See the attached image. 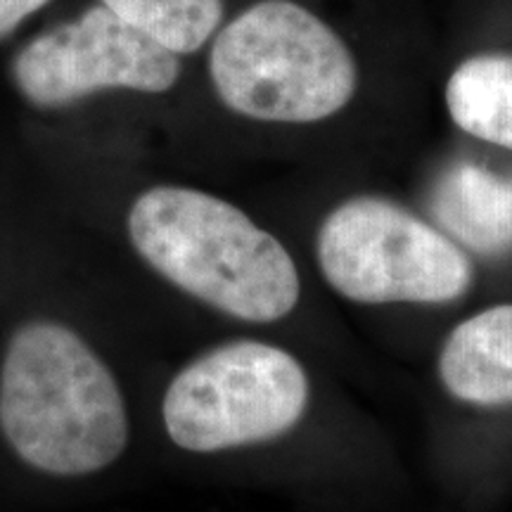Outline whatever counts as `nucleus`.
<instances>
[{"label":"nucleus","instance_id":"obj_1","mask_svg":"<svg viewBox=\"0 0 512 512\" xmlns=\"http://www.w3.org/2000/svg\"><path fill=\"white\" fill-rule=\"evenodd\" d=\"M128 235L169 283L233 318L273 323L292 313L302 294L283 242L204 190H145L128 214Z\"/></svg>","mask_w":512,"mask_h":512},{"label":"nucleus","instance_id":"obj_2","mask_svg":"<svg viewBox=\"0 0 512 512\" xmlns=\"http://www.w3.org/2000/svg\"><path fill=\"white\" fill-rule=\"evenodd\" d=\"M0 430L36 470L81 477L124 453L128 415L117 380L91 347L41 320L19 328L5 351Z\"/></svg>","mask_w":512,"mask_h":512},{"label":"nucleus","instance_id":"obj_3","mask_svg":"<svg viewBox=\"0 0 512 512\" xmlns=\"http://www.w3.org/2000/svg\"><path fill=\"white\" fill-rule=\"evenodd\" d=\"M223 105L264 124H316L354 100L358 64L344 38L297 0H256L209 41Z\"/></svg>","mask_w":512,"mask_h":512},{"label":"nucleus","instance_id":"obj_4","mask_svg":"<svg viewBox=\"0 0 512 512\" xmlns=\"http://www.w3.org/2000/svg\"><path fill=\"white\" fill-rule=\"evenodd\" d=\"M318 264L332 290L358 304H446L472 266L456 242L382 197H351L318 230Z\"/></svg>","mask_w":512,"mask_h":512},{"label":"nucleus","instance_id":"obj_5","mask_svg":"<svg viewBox=\"0 0 512 512\" xmlns=\"http://www.w3.org/2000/svg\"><path fill=\"white\" fill-rule=\"evenodd\" d=\"M309 392V377L290 351L238 339L174 377L164 396V427L176 446L192 453L259 444L302 420Z\"/></svg>","mask_w":512,"mask_h":512},{"label":"nucleus","instance_id":"obj_6","mask_svg":"<svg viewBox=\"0 0 512 512\" xmlns=\"http://www.w3.org/2000/svg\"><path fill=\"white\" fill-rule=\"evenodd\" d=\"M10 72L31 105L64 107L100 91L166 93L183 67L181 57L98 3L24 43Z\"/></svg>","mask_w":512,"mask_h":512},{"label":"nucleus","instance_id":"obj_7","mask_svg":"<svg viewBox=\"0 0 512 512\" xmlns=\"http://www.w3.org/2000/svg\"><path fill=\"white\" fill-rule=\"evenodd\" d=\"M446 392L472 406H512V304L458 323L439 354Z\"/></svg>","mask_w":512,"mask_h":512},{"label":"nucleus","instance_id":"obj_8","mask_svg":"<svg viewBox=\"0 0 512 512\" xmlns=\"http://www.w3.org/2000/svg\"><path fill=\"white\" fill-rule=\"evenodd\" d=\"M439 221L484 254L512 249V178L475 164H456L434 195Z\"/></svg>","mask_w":512,"mask_h":512},{"label":"nucleus","instance_id":"obj_9","mask_svg":"<svg viewBox=\"0 0 512 512\" xmlns=\"http://www.w3.org/2000/svg\"><path fill=\"white\" fill-rule=\"evenodd\" d=\"M444 100L460 131L512 150V53L467 57L448 76Z\"/></svg>","mask_w":512,"mask_h":512},{"label":"nucleus","instance_id":"obj_10","mask_svg":"<svg viewBox=\"0 0 512 512\" xmlns=\"http://www.w3.org/2000/svg\"><path fill=\"white\" fill-rule=\"evenodd\" d=\"M98 3L178 57L209 46L226 17L223 0H98Z\"/></svg>","mask_w":512,"mask_h":512},{"label":"nucleus","instance_id":"obj_11","mask_svg":"<svg viewBox=\"0 0 512 512\" xmlns=\"http://www.w3.org/2000/svg\"><path fill=\"white\" fill-rule=\"evenodd\" d=\"M53 0H0V41L17 34L22 24L38 15Z\"/></svg>","mask_w":512,"mask_h":512}]
</instances>
